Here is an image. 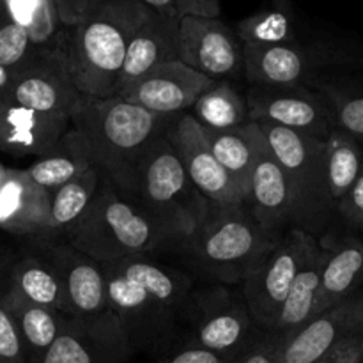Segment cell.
I'll list each match as a JSON object with an SVG mask.
<instances>
[{
    "label": "cell",
    "mask_w": 363,
    "mask_h": 363,
    "mask_svg": "<svg viewBox=\"0 0 363 363\" xmlns=\"http://www.w3.org/2000/svg\"><path fill=\"white\" fill-rule=\"evenodd\" d=\"M108 311L119 321L133 351L172 347L195 315L194 280L149 255L103 264Z\"/></svg>",
    "instance_id": "cell-1"
},
{
    "label": "cell",
    "mask_w": 363,
    "mask_h": 363,
    "mask_svg": "<svg viewBox=\"0 0 363 363\" xmlns=\"http://www.w3.org/2000/svg\"><path fill=\"white\" fill-rule=\"evenodd\" d=\"M177 116H160L119 96L89 98L71 117L91 147L94 167L121 191L133 195L145 155Z\"/></svg>",
    "instance_id": "cell-2"
},
{
    "label": "cell",
    "mask_w": 363,
    "mask_h": 363,
    "mask_svg": "<svg viewBox=\"0 0 363 363\" xmlns=\"http://www.w3.org/2000/svg\"><path fill=\"white\" fill-rule=\"evenodd\" d=\"M151 11L138 0H91L71 27L69 77L89 98H112L131 38Z\"/></svg>",
    "instance_id": "cell-3"
},
{
    "label": "cell",
    "mask_w": 363,
    "mask_h": 363,
    "mask_svg": "<svg viewBox=\"0 0 363 363\" xmlns=\"http://www.w3.org/2000/svg\"><path fill=\"white\" fill-rule=\"evenodd\" d=\"M66 243L99 264H110L149 255L172 241L131 195L103 177L98 194Z\"/></svg>",
    "instance_id": "cell-4"
},
{
    "label": "cell",
    "mask_w": 363,
    "mask_h": 363,
    "mask_svg": "<svg viewBox=\"0 0 363 363\" xmlns=\"http://www.w3.org/2000/svg\"><path fill=\"white\" fill-rule=\"evenodd\" d=\"M279 236L269 234L247 202L215 204L183 247L195 268L216 284H240Z\"/></svg>",
    "instance_id": "cell-5"
},
{
    "label": "cell",
    "mask_w": 363,
    "mask_h": 363,
    "mask_svg": "<svg viewBox=\"0 0 363 363\" xmlns=\"http://www.w3.org/2000/svg\"><path fill=\"white\" fill-rule=\"evenodd\" d=\"M131 197L172 245L184 243L197 230L211 204L191 183L167 135L152 144L140 163Z\"/></svg>",
    "instance_id": "cell-6"
},
{
    "label": "cell",
    "mask_w": 363,
    "mask_h": 363,
    "mask_svg": "<svg viewBox=\"0 0 363 363\" xmlns=\"http://www.w3.org/2000/svg\"><path fill=\"white\" fill-rule=\"evenodd\" d=\"M284 169L296 206L298 229L315 234L339 215L326 177V140L272 123H257Z\"/></svg>",
    "instance_id": "cell-7"
},
{
    "label": "cell",
    "mask_w": 363,
    "mask_h": 363,
    "mask_svg": "<svg viewBox=\"0 0 363 363\" xmlns=\"http://www.w3.org/2000/svg\"><path fill=\"white\" fill-rule=\"evenodd\" d=\"M315 240L307 230H287L255 261L241 282L245 303L262 332L275 330L284 301Z\"/></svg>",
    "instance_id": "cell-8"
},
{
    "label": "cell",
    "mask_w": 363,
    "mask_h": 363,
    "mask_svg": "<svg viewBox=\"0 0 363 363\" xmlns=\"http://www.w3.org/2000/svg\"><path fill=\"white\" fill-rule=\"evenodd\" d=\"M261 333L243 294L238 296L216 284L195 293L194 323L183 347H201L240 362Z\"/></svg>",
    "instance_id": "cell-9"
},
{
    "label": "cell",
    "mask_w": 363,
    "mask_h": 363,
    "mask_svg": "<svg viewBox=\"0 0 363 363\" xmlns=\"http://www.w3.org/2000/svg\"><path fill=\"white\" fill-rule=\"evenodd\" d=\"M71 41L59 48H34L23 66L13 71L7 101L38 112L73 117L84 94L69 77Z\"/></svg>",
    "instance_id": "cell-10"
},
{
    "label": "cell",
    "mask_w": 363,
    "mask_h": 363,
    "mask_svg": "<svg viewBox=\"0 0 363 363\" xmlns=\"http://www.w3.org/2000/svg\"><path fill=\"white\" fill-rule=\"evenodd\" d=\"M247 99L252 123H272L323 140L337 130L328 96L307 85L252 87Z\"/></svg>",
    "instance_id": "cell-11"
},
{
    "label": "cell",
    "mask_w": 363,
    "mask_h": 363,
    "mask_svg": "<svg viewBox=\"0 0 363 363\" xmlns=\"http://www.w3.org/2000/svg\"><path fill=\"white\" fill-rule=\"evenodd\" d=\"M179 60L215 82L245 74L243 43L220 18H181Z\"/></svg>",
    "instance_id": "cell-12"
},
{
    "label": "cell",
    "mask_w": 363,
    "mask_h": 363,
    "mask_svg": "<svg viewBox=\"0 0 363 363\" xmlns=\"http://www.w3.org/2000/svg\"><path fill=\"white\" fill-rule=\"evenodd\" d=\"M131 353L126 333L112 312L98 318L64 319L62 330L39 363H128Z\"/></svg>",
    "instance_id": "cell-13"
},
{
    "label": "cell",
    "mask_w": 363,
    "mask_h": 363,
    "mask_svg": "<svg viewBox=\"0 0 363 363\" xmlns=\"http://www.w3.org/2000/svg\"><path fill=\"white\" fill-rule=\"evenodd\" d=\"M216 82L181 60L160 64L138 80L124 85L116 96L160 116H181Z\"/></svg>",
    "instance_id": "cell-14"
},
{
    "label": "cell",
    "mask_w": 363,
    "mask_h": 363,
    "mask_svg": "<svg viewBox=\"0 0 363 363\" xmlns=\"http://www.w3.org/2000/svg\"><path fill=\"white\" fill-rule=\"evenodd\" d=\"M167 137L183 162L191 183L209 202L215 204L247 202V197L236 181L215 158L206 140L204 130L190 112L181 113L172 121Z\"/></svg>",
    "instance_id": "cell-15"
},
{
    "label": "cell",
    "mask_w": 363,
    "mask_h": 363,
    "mask_svg": "<svg viewBox=\"0 0 363 363\" xmlns=\"http://www.w3.org/2000/svg\"><path fill=\"white\" fill-rule=\"evenodd\" d=\"M245 77L252 87H298L307 85L323 64L347 60L350 55H337L330 50H314L294 43L284 45H247Z\"/></svg>",
    "instance_id": "cell-16"
},
{
    "label": "cell",
    "mask_w": 363,
    "mask_h": 363,
    "mask_svg": "<svg viewBox=\"0 0 363 363\" xmlns=\"http://www.w3.org/2000/svg\"><path fill=\"white\" fill-rule=\"evenodd\" d=\"M43 259L62 284L71 318H98L108 312L103 264L66 241H45Z\"/></svg>",
    "instance_id": "cell-17"
},
{
    "label": "cell",
    "mask_w": 363,
    "mask_h": 363,
    "mask_svg": "<svg viewBox=\"0 0 363 363\" xmlns=\"http://www.w3.org/2000/svg\"><path fill=\"white\" fill-rule=\"evenodd\" d=\"M363 332V289L284 335L277 363H315L344 339Z\"/></svg>",
    "instance_id": "cell-18"
},
{
    "label": "cell",
    "mask_w": 363,
    "mask_h": 363,
    "mask_svg": "<svg viewBox=\"0 0 363 363\" xmlns=\"http://www.w3.org/2000/svg\"><path fill=\"white\" fill-rule=\"evenodd\" d=\"M247 204L257 222L273 236H282L287 230L298 229L296 206L286 172L273 156L264 135H261L259 140Z\"/></svg>",
    "instance_id": "cell-19"
},
{
    "label": "cell",
    "mask_w": 363,
    "mask_h": 363,
    "mask_svg": "<svg viewBox=\"0 0 363 363\" xmlns=\"http://www.w3.org/2000/svg\"><path fill=\"white\" fill-rule=\"evenodd\" d=\"M73 126L69 116L0 103V151L16 158H41Z\"/></svg>",
    "instance_id": "cell-20"
},
{
    "label": "cell",
    "mask_w": 363,
    "mask_h": 363,
    "mask_svg": "<svg viewBox=\"0 0 363 363\" xmlns=\"http://www.w3.org/2000/svg\"><path fill=\"white\" fill-rule=\"evenodd\" d=\"M50 191L25 169H9L0 186V229L20 236L45 238L50 222Z\"/></svg>",
    "instance_id": "cell-21"
},
{
    "label": "cell",
    "mask_w": 363,
    "mask_h": 363,
    "mask_svg": "<svg viewBox=\"0 0 363 363\" xmlns=\"http://www.w3.org/2000/svg\"><path fill=\"white\" fill-rule=\"evenodd\" d=\"M179 20L152 11L147 14L128 45L119 89L138 80L160 64L179 60Z\"/></svg>",
    "instance_id": "cell-22"
},
{
    "label": "cell",
    "mask_w": 363,
    "mask_h": 363,
    "mask_svg": "<svg viewBox=\"0 0 363 363\" xmlns=\"http://www.w3.org/2000/svg\"><path fill=\"white\" fill-rule=\"evenodd\" d=\"M328 247L319 243V240L312 243L311 250L291 286L289 294L284 301L273 332L291 335L315 318V307H318L319 293H321L323 272H325L326 261H328Z\"/></svg>",
    "instance_id": "cell-23"
},
{
    "label": "cell",
    "mask_w": 363,
    "mask_h": 363,
    "mask_svg": "<svg viewBox=\"0 0 363 363\" xmlns=\"http://www.w3.org/2000/svg\"><path fill=\"white\" fill-rule=\"evenodd\" d=\"M330 250L321 280L315 318L363 289V238H344Z\"/></svg>",
    "instance_id": "cell-24"
},
{
    "label": "cell",
    "mask_w": 363,
    "mask_h": 363,
    "mask_svg": "<svg viewBox=\"0 0 363 363\" xmlns=\"http://www.w3.org/2000/svg\"><path fill=\"white\" fill-rule=\"evenodd\" d=\"M94 167L91 147L77 126H71L46 155L28 165L27 174L50 194Z\"/></svg>",
    "instance_id": "cell-25"
},
{
    "label": "cell",
    "mask_w": 363,
    "mask_h": 363,
    "mask_svg": "<svg viewBox=\"0 0 363 363\" xmlns=\"http://www.w3.org/2000/svg\"><path fill=\"white\" fill-rule=\"evenodd\" d=\"M0 300L13 321L16 323L27 351L28 363H39L59 337L67 315L32 303L9 287L0 293Z\"/></svg>",
    "instance_id": "cell-26"
},
{
    "label": "cell",
    "mask_w": 363,
    "mask_h": 363,
    "mask_svg": "<svg viewBox=\"0 0 363 363\" xmlns=\"http://www.w3.org/2000/svg\"><path fill=\"white\" fill-rule=\"evenodd\" d=\"M202 130L215 158L236 181L248 201L259 140L262 135L261 128L257 126V123H248L247 126L229 131H213L208 128H202Z\"/></svg>",
    "instance_id": "cell-27"
},
{
    "label": "cell",
    "mask_w": 363,
    "mask_h": 363,
    "mask_svg": "<svg viewBox=\"0 0 363 363\" xmlns=\"http://www.w3.org/2000/svg\"><path fill=\"white\" fill-rule=\"evenodd\" d=\"M103 176L96 167H91L73 181L52 191V206H50V222L46 229L45 241H60V238L69 236L71 230L78 225L82 216L91 206L92 199L98 194Z\"/></svg>",
    "instance_id": "cell-28"
},
{
    "label": "cell",
    "mask_w": 363,
    "mask_h": 363,
    "mask_svg": "<svg viewBox=\"0 0 363 363\" xmlns=\"http://www.w3.org/2000/svg\"><path fill=\"white\" fill-rule=\"evenodd\" d=\"M9 289L16 291L32 303L69 315L62 284L43 257L20 259L11 268Z\"/></svg>",
    "instance_id": "cell-29"
},
{
    "label": "cell",
    "mask_w": 363,
    "mask_h": 363,
    "mask_svg": "<svg viewBox=\"0 0 363 363\" xmlns=\"http://www.w3.org/2000/svg\"><path fill=\"white\" fill-rule=\"evenodd\" d=\"M190 113L202 128L213 131L238 130L252 123L248 99L229 82H216L197 99Z\"/></svg>",
    "instance_id": "cell-30"
},
{
    "label": "cell",
    "mask_w": 363,
    "mask_h": 363,
    "mask_svg": "<svg viewBox=\"0 0 363 363\" xmlns=\"http://www.w3.org/2000/svg\"><path fill=\"white\" fill-rule=\"evenodd\" d=\"M363 170V145L344 131L335 130L326 138V177L333 204L351 190Z\"/></svg>",
    "instance_id": "cell-31"
},
{
    "label": "cell",
    "mask_w": 363,
    "mask_h": 363,
    "mask_svg": "<svg viewBox=\"0 0 363 363\" xmlns=\"http://www.w3.org/2000/svg\"><path fill=\"white\" fill-rule=\"evenodd\" d=\"M7 16L23 27L35 48H53L66 32L55 0H6Z\"/></svg>",
    "instance_id": "cell-32"
},
{
    "label": "cell",
    "mask_w": 363,
    "mask_h": 363,
    "mask_svg": "<svg viewBox=\"0 0 363 363\" xmlns=\"http://www.w3.org/2000/svg\"><path fill=\"white\" fill-rule=\"evenodd\" d=\"M238 38L247 45H284L294 43L293 18L286 7L262 9L238 23Z\"/></svg>",
    "instance_id": "cell-33"
},
{
    "label": "cell",
    "mask_w": 363,
    "mask_h": 363,
    "mask_svg": "<svg viewBox=\"0 0 363 363\" xmlns=\"http://www.w3.org/2000/svg\"><path fill=\"white\" fill-rule=\"evenodd\" d=\"M335 117L337 130L344 131L363 145V87L360 91L326 89Z\"/></svg>",
    "instance_id": "cell-34"
},
{
    "label": "cell",
    "mask_w": 363,
    "mask_h": 363,
    "mask_svg": "<svg viewBox=\"0 0 363 363\" xmlns=\"http://www.w3.org/2000/svg\"><path fill=\"white\" fill-rule=\"evenodd\" d=\"M34 48L30 35L23 27L11 21L9 18L0 23V66L16 71L27 62Z\"/></svg>",
    "instance_id": "cell-35"
},
{
    "label": "cell",
    "mask_w": 363,
    "mask_h": 363,
    "mask_svg": "<svg viewBox=\"0 0 363 363\" xmlns=\"http://www.w3.org/2000/svg\"><path fill=\"white\" fill-rule=\"evenodd\" d=\"M0 363H28L16 323L0 300Z\"/></svg>",
    "instance_id": "cell-36"
},
{
    "label": "cell",
    "mask_w": 363,
    "mask_h": 363,
    "mask_svg": "<svg viewBox=\"0 0 363 363\" xmlns=\"http://www.w3.org/2000/svg\"><path fill=\"white\" fill-rule=\"evenodd\" d=\"M284 335L277 332H262L254 346L240 358L238 363H277Z\"/></svg>",
    "instance_id": "cell-37"
},
{
    "label": "cell",
    "mask_w": 363,
    "mask_h": 363,
    "mask_svg": "<svg viewBox=\"0 0 363 363\" xmlns=\"http://www.w3.org/2000/svg\"><path fill=\"white\" fill-rule=\"evenodd\" d=\"M339 215L354 229L363 230V170L357 183L344 195L337 208Z\"/></svg>",
    "instance_id": "cell-38"
},
{
    "label": "cell",
    "mask_w": 363,
    "mask_h": 363,
    "mask_svg": "<svg viewBox=\"0 0 363 363\" xmlns=\"http://www.w3.org/2000/svg\"><path fill=\"white\" fill-rule=\"evenodd\" d=\"M156 363H238L230 358L216 354L201 347H181L172 354H167Z\"/></svg>",
    "instance_id": "cell-39"
},
{
    "label": "cell",
    "mask_w": 363,
    "mask_h": 363,
    "mask_svg": "<svg viewBox=\"0 0 363 363\" xmlns=\"http://www.w3.org/2000/svg\"><path fill=\"white\" fill-rule=\"evenodd\" d=\"M360 342L362 333L347 337L315 363H360Z\"/></svg>",
    "instance_id": "cell-40"
},
{
    "label": "cell",
    "mask_w": 363,
    "mask_h": 363,
    "mask_svg": "<svg viewBox=\"0 0 363 363\" xmlns=\"http://www.w3.org/2000/svg\"><path fill=\"white\" fill-rule=\"evenodd\" d=\"M177 14L199 18H220V0H176Z\"/></svg>",
    "instance_id": "cell-41"
},
{
    "label": "cell",
    "mask_w": 363,
    "mask_h": 363,
    "mask_svg": "<svg viewBox=\"0 0 363 363\" xmlns=\"http://www.w3.org/2000/svg\"><path fill=\"white\" fill-rule=\"evenodd\" d=\"M89 2H91V0H55L60 21H62L66 27H74Z\"/></svg>",
    "instance_id": "cell-42"
},
{
    "label": "cell",
    "mask_w": 363,
    "mask_h": 363,
    "mask_svg": "<svg viewBox=\"0 0 363 363\" xmlns=\"http://www.w3.org/2000/svg\"><path fill=\"white\" fill-rule=\"evenodd\" d=\"M144 7H147L149 11L158 14H167V16H177V4L176 0H138Z\"/></svg>",
    "instance_id": "cell-43"
},
{
    "label": "cell",
    "mask_w": 363,
    "mask_h": 363,
    "mask_svg": "<svg viewBox=\"0 0 363 363\" xmlns=\"http://www.w3.org/2000/svg\"><path fill=\"white\" fill-rule=\"evenodd\" d=\"M11 82H13V71H9L7 67L0 66V103L7 101V96H9Z\"/></svg>",
    "instance_id": "cell-44"
},
{
    "label": "cell",
    "mask_w": 363,
    "mask_h": 363,
    "mask_svg": "<svg viewBox=\"0 0 363 363\" xmlns=\"http://www.w3.org/2000/svg\"><path fill=\"white\" fill-rule=\"evenodd\" d=\"M7 7H6V0H0V23L7 20Z\"/></svg>",
    "instance_id": "cell-45"
},
{
    "label": "cell",
    "mask_w": 363,
    "mask_h": 363,
    "mask_svg": "<svg viewBox=\"0 0 363 363\" xmlns=\"http://www.w3.org/2000/svg\"><path fill=\"white\" fill-rule=\"evenodd\" d=\"M7 172H9V169H7L6 165H2V163H0V186H2V183L6 181Z\"/></svg>",
    "instance_id": "cell-46"
},
{
    "label": "cell",
    "mask_w": 363,
    "mask_h": 363,
    "mask_svg": "<svg viewBox=\"0 0 363 363\" xmlns=\"http://www.w3.org/2000/svg\"><path fill=\"white\" fill-rule=\"evenodd\" d=\"M360 363H363V332H362V342H360Z\"/></svg>",
    "instance_id": "cell-47"
},
{
    "label": "cell",
    "mask_w": 363,
    "mask_h": 363,
    "mask_svg": "<svg viewBox=\"0 0 363 363\" xmlns=\"http://www.w3.org/2000/svg\"><path fill=\"white\" fill-rule=\"evenodd\" d=\"M362 238H363V230H362Z\"/></svg>",
    "instance_id": "cell-48"
}]
</instances>
